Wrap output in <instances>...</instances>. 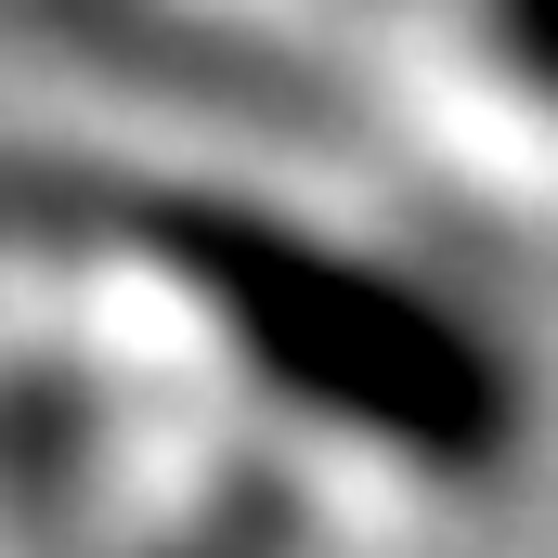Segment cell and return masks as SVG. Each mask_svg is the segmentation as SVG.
Listing matches in <instances>:
<instances>
[{"instance_id":"obj_1","label":"cell","mask_w":558,"mask_h":558,"mask_svg":"<svg viewBox=\"0 0 558 558\" xmlns=\"http://www.w3.org/2000/svg\"><path fill=\"white\" fill-rule=\"evenodd\" d=\"M0 247L156 286L274 416L325 428L403 481L468 494L533 454V364L494 312H468L416 260L351 247V234L260 208L234 182L26 156V169H0Z\"/></svg>"},{"instance_id":"obj_2","label":"cell","mask_w":558,"mask_h":558,"mask_svg":"<svg viewBox=\"0 0 558 558\" xmlns=\"http://www.w3.org/2000/svg\"><path fill=\"white\" fill-rule=\"evenodd\" d=\"M468 26H481V52H494V78L558 118V0H468Z\"/></svg>"}]
</instances>
